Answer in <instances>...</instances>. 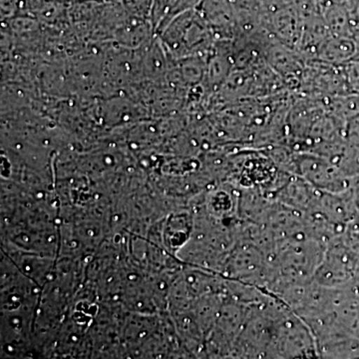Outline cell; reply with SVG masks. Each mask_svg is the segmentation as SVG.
I'll return each mask as SVG.
<instances>
[{"instance_id":"6da1fadb","label":"cell","mask_w":359,"mask_h":359,"mask_svg":"<svg viewBox=\"0 0 359 359\" xmlns=\"http://www.w3.org/2000/svg\"><path fill=\"white\" fill-rule=\"evenodd\" d=\"M123 6L137 18H149L152 15L154 0H123Z\"/></svg>"},{"instance_id":"7a4b0ae2","label":"cell","mask_w":359,"mask_h":359,"mask_svg":"<svg viewBox=\"0 0 359 359\" xmlns=\"http://www.w3.org/2000/svg\"><path fill=\"white\" fill-rule=\"evenodd\" d=\"M354 44H355V49H356V55L359 56V32H358V34H355V36H354Z\"/></svg>"}]
</instances>
